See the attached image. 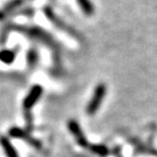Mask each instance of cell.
Instances as JSON below:
<instances>
[{
    "label": "cell",
    "mask_w": 157,
    "mask_h": 157,
    "mask_svg": "<svg viewBox=\"0 0 157 157\" xmlns=\"http://www.w3.org/2000/svg\"><path fill=\"white\" fill-rule=\"evenodd\" d=\"M38 53L35 49H31L29 53H28V63H29L30 67H35L36 63L38 62Z\"/></svg>",
    "instance_id": "9c48e42d"
},
{
    "label": "cell",
    "mask_w": 157,
    "mask_h": 157,
    "mask_svg": "<svg viewBox=\"0 0 157 157\" xmlns=\"http://www.w3.org/2000/svg\"><path fill=\"white\" fill-rule=\"evenodd\" d=\"M68 130L71 131L73 136L76 138L78 145H81L82 147H89V142H88L87 138L85 137L80 124L76 121H70V122H68Z\"/></svg>",
    "instance_id": "3957f363"
},
{
    "label": "cell",
    "mask_w": 157,
    "mask_h": 157,
    "mask_svg": "<svg viewBox=\"0 0 157 157\" xmlns=\"http://www.w3.org/2000/svg\"><path fill=\"white\" fill-rule=\"evenodd\" d=\"M15 56H17V52L14 50H8V49L1 50L0 51V61L10 64L14 61Z\"/></svg>",
    "instance_id": "8992f818"
},
{
    "label": "cell",
    "mask_w": 157,
    "mask_h": 157,
    "mask_svg": "<svg viewBox=\"0 0 157 157\" xmlns=\"http://www.w3.org/2000/svg\"><path fill=\"white\" fill-rule=\"evenodd\" d=\"M21 4V0H12V1L7 3V5L5 6V10H7V11L12 10V9L20 6Z\"/></svg>",
    "instance_id": "30bf717a"
},
{
    "label": "cell",
    "mask_w": 157,
    "mask_h": 157,
    "mask_svg": "<svg viewBox=\"0 0 157 157\" xmlns=\"http://www.w3.org/2000/svg\"><path fill=\"white\" fill-rule=\"evenodd\" d=\"M77 2L86 15H92L94 13L95 8H94V5L91 0H77Z\"/></svg>",
    "instance_id": "52a82bcc"
},
{
    "label": "cell",
    "mask_w": 157,
    "mask_h": 157,
    "mask_svg": "<svg viewBox=\"0 0 157 157\" xmlns=\"http://www.w3.org/2000/svg\"><path fill=\"white\" fill-rule=\"evenodd\" d=\"M90 149H91V151L94 152L95 154L102 156V157L106 156L109 153L108 148L104 145H92V146H90Z\"/></svg>",
    "instance_id": "ba28073f"
},
{
    "label": "cell",
    "mask_w": 157,
    "mask_h": 157,
    "mask_svg": "<svg viewBox=\"0 0 157 157\" xmlns=\"http://www.w3.org/2000/svg\"><path fill=\"white\" fill-rule=\"evenodd\" d=\"M106 91H107L106 85L102 84V83L97 85L95 90H94L92 98H91V100L87 105V113L88 114L92 115L98 111L100 105L102 104L103 99H104V97L106 95Z\"/></svg>",
    "instance_id": "6da1fadb"
},
{
    "label": "cell",
    "mask_w": 157,
    "mask_h": 157,
    "mask_svg": "<svg viewBox=\"0 0 157 157\" xmlns=\"http://www.w3.org/2000/svg\"><path fill=\"white\" fill-rule=\"evenodd\" d=\"M0 144H1V146L4 149V152L7 157H18L17 150L14 149V147L12 146L10 141L6 137H0Z\"/></svg>",
    "instance_id": "5b68a950"
},
{
    "label": "cell",
    "mask_w": 157,
    "mask_h": 157,
    "mask_svg": "<svg viewBox=\"0 0 157 157\" xmlns=\"http://www.w3.org/2000/svg\"><path fill=\"white\" fill-rule=\"evenodd\" d=\"M43 94V88L39 86V85H35L32 89H31L30 93L28 94V96L24 100V107L25 109L29 110L36 104L39 98L42 96Z\"/></svg>",
    "instance_id": "7a4b0ae2"
},
{
    "label": "cell",
    "mask_w": 157,
    "mask_h": 157,
    "mask_svg": "<svg viewBox=\"0 0 157 157\" xmlns=\"http://www.w3.org/2000/svg\"><path fill=\"white\" fill-rule=\"evenodd\" d=\"M9 135H10L11 137L20 138V139L26 140L28 143L32 144V145L36 146V147H40V146H41V144L38 142V141L35 140V139H33L32 137H30L29 135H28V134L26 133V132H24V131L21 130V128H17V127L11 128L10 130H9Z\"/></svg>",
    "instance_id": "277c9868"
}]
</instances>
